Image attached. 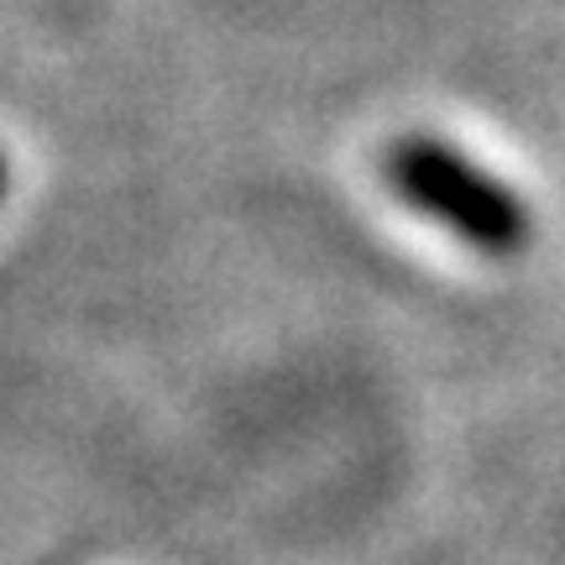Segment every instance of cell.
I'll return each mask as SVG.
<instances>
[{"mask_svg": "<svg viewBox=\"0 0 565 565\" xmlns=\"http://www.w3.org/2000/svg\"><path fill=\"white\" fill-rule=\"evenodd\" d=\"M383 183L414 215L450 231L477 257L508 263L534 242V210L508 179L435 131H404L383 147Z\"/></svg>", "mask_w": 565, "mask_h": 565, "instance_id": "obj_1", "label": "cell"}, {"mask_svg": "<svg viewBox=\"0 0 565 565\" xmlns=\"http://www.w3.org/2000/svg\"><path fill=\"white\" fill-rule=\"evenodd\" d=\"M6 189H11V158L0 152V200H6Z\"/></svg>", "mask_w": 565, "mask_h": 565, "instance_id": "obj_2", "label": "cell"}]
</instances>
